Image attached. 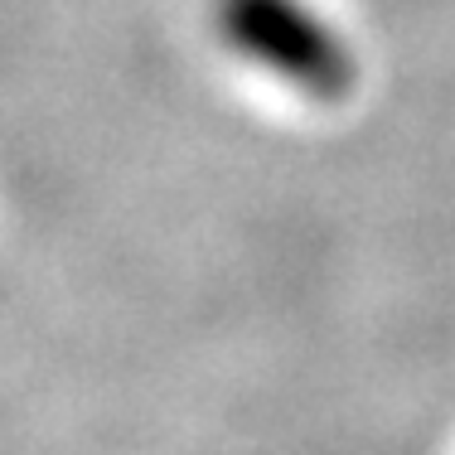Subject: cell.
I'll return each mask as SVG.
<instances>
[{"instance_id":"6da1fadb","label":"cell","mask_w":455,"mask_h":455,"mask_svg":"<svg viewBox=\"0 0 455 455\" xmlns=\"http://www.w3.org/2000/svg\"><path fill=\"white\" fill-rule=\"evenodd\" d=\"M213 29L237 59L315 102H344L359 83L349 39L306 0H213Z\"/></svg>"}]
</instances>
